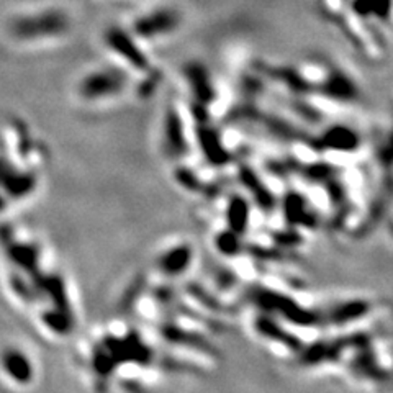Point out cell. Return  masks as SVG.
<instances>
[{"mask_svg":"<svg viewBox=\"0 0 393 393\" xmlns=\"http://www.w3.org/2000/svg\"><path fill=\"white\" fill-rule=\"evenodd\" d=\"M180 24V16L177 15L175 10L170 9H159L154 10L146 16H141L136 21L135 30L140 36L145 38H156L173 33Z\"/></svg>","mask_w":393,"mask_h":393,"instance_id":"cell-1","label":"cell"},{"mask_svg":"<svg viewBox=\"0 0 393 393\" xmlns=\"http://www.w3.org/2000/svg\"><path fill=\"white\" fill-rule=\"evenodd\" d=\"M125 86L123 77L113 71H101V73L91 74L82 86V93L92 101V98H107L120 93Z\"/></svg>","mask_w":393,"mask_h":393,"instance_id":"cell-2","label":"cell"},{"mask_svg":"<svg viewBox=\"0 0 393 393\" xmlns=\"http://www.w3.org/2000/svg\"><path fill=\"white\" fill-rule=\"evenodd\" d=\"M351 7L359 19L389 21L393 0H352Z\"/></svg>","mask_w":393,"mask_h":393,"instance_id":"cell-3","label":"cell"},{"mask_svg":"<svg viewBox=\"0 0 393 393\" xmlns=\"http://www.w3.org/2000/svg\"><path fill=\"white\" fill-rule=\"evenodd\" d=\"M187 77H189L190 87L198 101L200 102L212 101L215 96L212 81L208 79L207 71L202 68V64H190V68L187 69Z\"/></svg>","mask_w":393,"mask_h":393,"instance_id":"cell-4","label":"cell"},{"mask_svg":"<svg viewBox=\"0 0 393 393\" xmlns=\"http://www.w3.org/2000/svg\"><path fill=\"white\" fill-rule=\"evenodd\" d=\"M164 143L170 154L182 153V149L185 146V140L182 138V125H180L179 115L175 112H169L168 117H165Z\"/></svg>","mask_w":393,"mask_h":393,"instance_id":"cell-5","label":"cell"},{"mask_svg":"<svg viewBox=\"0 0 393 393\" xmlns=\"http://www.w3.org/2000/svg\"><path fill=\"white\" fill-rule=\"evenodd\" d=\"M359 145V140L356 133H352L347 128H333L330 133H326L325 136V146L331 149H337V151H351L356 149Z\"/></svg>","mask_w":393,"mask_h":393,"instance_id":"cell-6","label":"cell"},{"mask_svg":"<svg viewBox=\"0 0 393 393\" xmlns=\"http://www.w3.org/2000/svg\"><path fill=\"white\" fill-rule=\"evenodd\" d=\"M110 44H112L117 51H121V54H123L126 59H130L136 68L140 69L148 68L146 58L141 56L140 51H138V48L133 43H130L128 38H126L121 31H113V35L110 36Z\"/></svg>","mask_w":393,"mask_h":393,"instance_id":"cell-7","label":"cell"},{"mask_svg":"<svg viewBox=\"0 0 393 393\" xmlns=\"http://www.w3.org/2000/svg\"><path fill=\"white\" fill-rule=\"evenodd\" d=\"M5 369L12 374V377L19 379V382H29L31 375L30 362L20 352H9L4 359Z\"/></svg>","mask_w":393,"mask_h":393,"instance_id":"cell-8","label":"cell"},{"mask_svg":"<svg viewBox=\"0 0 393 393\" xmlns=\"http://www.w3.org/2000/svg\"><path fill=\"white\" fill-rule=\"evenodd\" d=\"M189 246H177L174 247V251L168 252L164 256V267L168 272H179V270L187 267V262L190 261L189 259Z\"/></svg>","mask_w":393,"mask_h":393,"instance_id":"cell-9","label":"cell"}]
</instances>
